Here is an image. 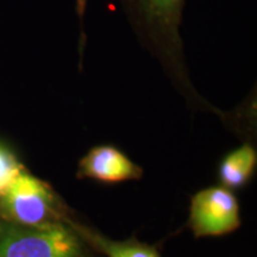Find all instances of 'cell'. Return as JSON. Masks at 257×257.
I'll return each mask as SVG.
<instances>
[{"mask_svg": "<svg viewBox=\"0 0 257 257\" xmlns=\"http://www.w3.org/2000/svg\"><path fill=\"white\" fill-rule=\"evenodd\" d=\"M142 47L156 57L178 91L195 106L218 111L193 87L180 28L187 0H118Z\"/></svg>", "mask_w": 257, "mask_h": 257, "instance_id": "6da1fadb", "label": "cell"}, {"mask_svg": "<svg viewBox=\"0 0 257 257\" xmlns=\"http://www.w3.org/2000/svg\"><path fill=\"white\" fill-rule=\"evenodd\" d=\"M94 252L66 221L30 226L0 220V257H95Z\"/></svg>", "mask_w": 257, "mask_h": 257, "instance_id": "7a4b0ae2", "label": "cell"}, {"mask_svg": "<svg viewBox=\"0 0 257 257\" xmlns=\"http://www.w3.org/2000/svg\"><path fill=\"white\" fill-rule=\"evenodd\" d=\"M6 220L22 225H46L67 217L53 189L42 180L22 172L2 195Z\"/></svg>", "mask_w": 257, "mask_h": 257, "instance_id": "3957f363", "label": "cell"}, {"mask_svg": "<svg viewBox=\"0 0 257 257\" xmlns=\"http://www.w3.org/2000/svg\"><path fill=\"white\" fill-rule=\"evenodd\" d=\"M240 224L239 204L231 189L216 186L192 197L187 225L197 238L224 236L236 231Z\"/></svg>", "mask_w": 257, "mask_h": 257, "instance_id": "277c9868", "label": "cell"}, {"mask_svg": "<svg viewBox=\"0 0 257 257\" xmlns=\"http://www.w3.org/2000/svg\"><path fill=\"white\" fill-rule=\"evenodd\" d=\"M143 169L113 146H96L80 160L78 178L93 179L104 184L138 180Z\"/></svg>", "mask_w": 257, "mask_h": 257, "instance_id": "5b68a950", "label": "cell"}, {"mask_svg": "<svg viewBox=\"0 0 257 257\" xmlns=\"http://www.w3.org/2000/svg\"><path fill=\"white\" fill-rule=\"evenodd\" d=\"M64 221L68 223L95 252L102 253L106 257H162L155 245L140 242L135 238L112 239L95 229L78 223L68 216L64 218Z\"/></svg>", "mask_w": 257, "mask_h": 257, "instance_id": "8992f818", "label": "cell"}, {"mask_svg": "<svg viewBox=\"0 0 257 257\" xmlns=\"http://www.w3.org/2000/svg\"><path fill=\"white\" fill-rule=\"evenodd\" d=\"M257 165L256 149L250 144H243L227 154L218 168V178L223 187L240 189L249 184Z\"/></svg>", "mask_w": 257, "mask_h": 257, "instance_id": "52a82bcc", "label": "cell"}, {"mask_svg": "<svg viewBox=\"0 0 257 257\" xmlns=\"http://www.w3.org/2000/svg\"><path fill=\"white\" fill-rule=\"evenodd\" d=\"M22 172L23 168L16 156L8 148L0 144V197Z\"/></svg>", "mask_w": 257, "mask_h": 257, "instance_id": "ba28073f", "label": "cell"}, {"mask_svg": "<svg viewBox=\"0 0 257 257\" xmlns=\"http://www.w3.org/2000/svg\"><path fill=\"white\" fill-rule=\"evenodd\" d=\"M87 5H88V0H75V14L78 16L79 22H80L79 53H80V56H81V59H82L83 49H85L86 40H87V36H86V31H85V16H86V11H87Z\"/></svg>", "mask_w": 257, "mask_h": 257, "instance_id": "9c48e42d", "label": "cell"}]
</instances>
